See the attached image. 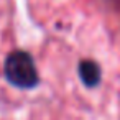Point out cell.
<instances>
[{
	"label": "cell",
	"instance_id": "obj_1",
	"mask_svg": "<svg viewBox=\"0 0 120 120\" xmlns=\"http://www.w3.org/2000/svg\"><path fill=\"white\" fill-rule=\"evenodd\" d=\"M5 76L7 79L22 89H30L38 84V72L30 54L23 51L12 53L5 61Z\"/></svg>",
	"mask_w": 120,
	"mask_h": 120
},
{
	"label": "cell",
	"instance_id": "obj_2",
	"mask_svg": "<svg viewBox=\"0 0 120 120\" xmlns=\"http://www.w3.org/2000/svg\"><path fill=\"white\" fill-rule=\"evenodd\" d=\"M81 77L87 86H95L99 82V77H100L99 66L92 61H84L81 64Z\"/></svg>",
	"mask_w": 120,
	"mask_h": 120
}]
</instances>
